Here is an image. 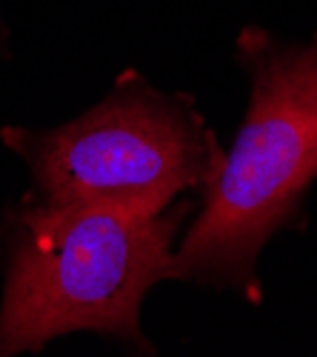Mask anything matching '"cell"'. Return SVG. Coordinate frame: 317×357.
I'll use <instances>...</instances> for the list:
<instances>
[{
    "label": "cell",
    "instance_id": "cell-1",
    "mask_svg": "<svg viewBox=\"0 0 317 357\" xmlns=\"http://www.w3.org/2000/svg\"><path fill=\"white\" fill-rule=\"evenodd\" d=\"M194 212V195L140 215L49 203L26 189L0 209V357L38 354L69 335H95L129 354L155 357L143 301L166 283Z\"/></svg>",
    "mask_w": 317,
    "mask_h": 357
},
{
    "label": "cell",
    "instance_id": "cell-2",
    "mask_svg": "<svg viewBox=\"0 0 317 357\" xmlns=\"http://www.w3.org/2000/svg\"><path fill=\"white\" fill-rule=\"evenodd\" d=\"M232 57L249 86L246 112L220 177L180 234L166 283L261 306V257L280 234L306 229L317 186V32L289 40L246 23Z\"/></svg>",
    "mask_w": 317,
    "mask_h": 357
},
{
    "label": "cell",
    "instance_id": "cell-3",
    "mask_svg": "<svg viewBox=\"0 0 317 357\" xmlns=\"http://www.w3.org/2000/svg\"><path fill=\"white\" fill-rule=\"evenodd\" d=\"M0 146L20 158L38 197L157 215L200 197L223 172L226 146L189 92H166L140 69L72 121L49 129L0 123Z\"/></svg>",
    "mask_w": 317,
    "mask_h": 357
},
{
    "label": "cell",
    "instance_id": "cell-4",
    "mask_svg": "<svg viewBox=\"0 0 317 357\" xmlns=\"http://www.w3.org/2000/svg\"><path fill=\"white\" fill-rule=\"evenodd\" d=\"M9 54H12V32L3 15H0V61H9Z\"/></svg>",
    "mask_w": 317,
    "mask_h": 357
}]
</instances>
